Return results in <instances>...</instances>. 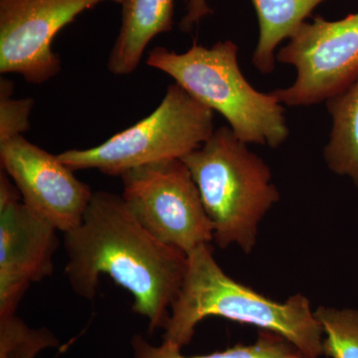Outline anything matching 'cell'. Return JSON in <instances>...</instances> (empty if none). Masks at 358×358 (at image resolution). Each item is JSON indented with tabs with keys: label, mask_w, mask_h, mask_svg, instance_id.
I'll return each mask as SVG.
<instances>
[{
	"label": "cell",
	"mask_w": 358,
	"mask_h": 358,
	"mask_svg": "<svg viewBox=\"0 0 358 358\" xmlns=\"http://www.w3.org/2000/svg\"><path fill=\"white\" fill-rule=\"evenodd\" d=\"M65 275L77 296L93 301L108 275L133 294L150 334L166 327L182 286L187 256L162 243L134 217L122 195L93 193L81 223L64 233Z\"/></svg>",
	"instance_id": "1"
},
{
	"label": "cell",
	"mask_w": 358,
	"mask_h": 358,
	"mask_svg": "<svg viewBox=\"0 0 358 358\" xmlns=\"http://www.w3.org/2000/svg\"><path fill=\"white\" fill-rule=\"evenodd\" d=\"M208 317L273 331L308 357L322 355L324 333L307 296L296 294L281 303L234 281L218 265L210 244L187 255L185 279L171 306L162 341L185 348L197 324Z\"/></svg>",
	"instance_id": "2"
},
{
	"label": "cell",
	"mask_w": 358,
	"mask_h": 358,
	"mask_svg": "<svg viewBox=\"0 0 358 358\" xmlns=\"http://www.w3.org/2000/svg\"><path fill=\"white\" fill-rule=\"evenodd\" d=\"M231 40L210 47L194 43L185 53L155 47L147 64L166 73L202 105L222 115L247 145L279 148L289 138L284 105L274 93H261L247 81Z\"/></svg>",
	"instance_id": "3"
},
{
	"label": "cell",
	"mask_w": 358,
	"mask_h": 358,
	"mask_svg": "<svg viewBox=\"0 0 358 358\" xmlns=\"http://www.w3.org/2000/svg\"><path fill=\"white\" fill-rule=\"evenodd\" d=\"M182 162L213 224L215 243L222 249L235 245L251 254L261 222L280 200L270 167L229 126L215 129Z\"/></svg>",
	"instance_id": "4"
},
{
	"label": "cell",
	"mask_w": 358,
	"mask_h": 358,
	"mask_svg": "<svg viewBox=\"0 0 358 358\" xmlns=\"http://www.w3.org/2000/svg\"><path fill=\"white\" fill-rule=\"evenodd\" d=\"M214 131L213 110L173 83L145 119L95 148L66 150L58 157L73 171L96 169L106 176H121L145 164L185 159Z\"/></svg>",
	"instance_id": "5"
},
{
	"label": "cell",
	"mask_w": 358,
	"mask_h": 358,
	"mask_svg": "<svg viewBox=\"0 0 358 358\" xmlns=\"http://www.w3.org/2000/svg\"><path fill=\"white\" fill-rule=\"evenodd\" d=\"M120 178L129 210L162 243L187 256L214 241L213 224L182 159L136 167Z\"/></svg>",
	"instance_id": "6"
},
{
	"label": "cell",
	"mask_w": 358,
	"mask_h": 358,
	"mask_svg": "<svg viewBox=\"0 0 358 358\" xmlns=\"http://www.w3.org/2000/svg\"><path fill=\"white\" fill-rule=\"evenodd\" d=\"M275 60L293 66L296 80L273 93L289 107H308L327 102L358 77V13L329 21L322 16L306 21Z\"/></svg>",
	"instance_id": "7"
},
{
	"label": "cell",
	"mask_w": 358,
	"mask_h": 358,
	"mask_svg": "<svg viewBox=\"0 0 358 358\" xmlns=\"http://www.w3.org/2000/svg\"><path fill=\"white\" fill-rule=\"evenodd\" d=\"M103 2L122 0H0V73L38 85L55 77L62 68L52 49L56 35Z\"/></svg>",
	"instance_id": "8"
},
{
	"label": "cell",
	"mask_w": 358,
	"mask_h": 358,
	"mask_svg": "<svg viewBox=\"0 0 358 358\" xmlns=\"http://www.w3.org/2000/svg\"><path fill=\"white\" fill-rule=\"evenodd\" d=\"M57 229L22 201L18 188L0 173V320L15 315L33 282L53 274Z\"/></svg>",
	"instance_id": "9"
},
{
	"label": "cell",
	"mask_w": 358,
	"mask_h": 358,
	"mask_svg": "<svg viewBox=\"0 0 358 358\" xmlns=\"http://www.w3.org/2000/svg\"><path fill=\"white\" fill-rule=\"evenodd\" d=\"M0 162L35 214L63 233L81 223L94 192L58 155L18 136L0 143Z\"/></svg>",
	"instance_id": "10"
},
{
	"label": "cell",
	"mask_w": 358,
	"mask_h": 358,
	"mask_svg": "<svg viewBox=\"0 0 358 358\" xmlns=\"http://www.w3.org/2000/svg\"><path fill=\"white\" fill-rule=\"evenodd\" d=\"M119 34L108 58L112 74L127 76L140 65L155 37L173 28L174 0H122Z\"/></svg>",
	"instance_id": "11"
},
{
	"label": "cell",
	"mask_w": 358,
	"mask_h": 358,
	"mask_svg": "<svg viewBox=\"0 0 358 358\" xmlns=\"http://www.w3.org/2000/svg\"><path fill=\"white\" fill-rule=\"evenodd\" d=\"M324 1L327 0H252L259 23L252 63L259 72L270 74L275 70L279 45L292 38Z\"/></svg>",
	"instance_id": "12"
},
{
	"label": "cell",
	"mask_w": 358,
	"mask_h": 358,
	"mask_svg": "<svg viewBox=\"0 0 358 358\" xmlns=\"http://www.w3.org/2000/svg\"><path fill=\"white\" fill-rule=\"evenodd\" d=\"M326 103L331 129L324 162L329 171L350 178L358 187V77Z\"/></svg>",
	"instance_id": "13"
},
{
	"label": "cell",
	"mask_w": 358,
	"mask_h": 358,
	"mask_svg": "<svg viewBox=\"0 0 358 358\" xmlns=\"http://www.w3.org/2000/svg\"><path fill=\"white\" fill-rule=\"evenodd\" d=\"M134 358H312L280 334L261 329L258 338L251 345H237L223 352L186 357L178 346L162 341L152 345L141 334L131 341Z\"/></svg>",
	"instance_id": "14"
},
{
	"label": "cell",
	"mask_w": 358,
	"mask_h": 358,
	"mask_svg": "<svg viewBox=\"0 0 358 358\" xmlns=\"http://www.w3.org/2000/svg\"><path fill=\"white\" fill-rule=\"evenodd\" d=\"M315 315L324 333L322 355L358 358V310L320 306Z\"/></svg>",
	"instance_id": "15"
},
{
	"label": "cell",
	"mask_w": 358,
	"mask_h": 358,
	"mask_svg": "<svg viewBox=\"0 0 358 358\" xmlns=\"http://www.w3.org/2000/svg\"><path fill=\"white\" fill-rule=\"evenodd\" d=\"M59 345L60 341L46 327L34 329L16 315L0 320V358H36Z\"/></svg>",
	"instance_id": "16"
},
{
	"label": "cell",
	"mask_w": 358,
	"mask_h": 358,
	"mask_svg": "<svg viewBox=\"0 0 358 358\" xmlns=\"http://www.w3.org/2000/svg\"><path fill=\"white\" fill-rule=\"evenodd\" d=\"M14 84L10 80H0V143L23 136L30 129L34 101L30 98L14 99Z\"/></svg>",
	"instance_id": "17"
},
{
	"label": "cell",
	"mask_w": 358,
	"mask_h": 358,
	"mask_svg": "<svg viewBox=\"0 0 358 358\" xmlns=\"http://www.w3.org/2000/svg\"><path fill=\"white\" fill-rule=\"evenodd\" d=\"M185 15L179 23L182 32H192L204 18L213 14V9L209 6L207 0H185Z\"/></svg>",
	"instance_id": "18"
}]
</instances>
